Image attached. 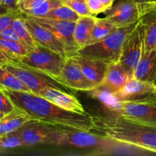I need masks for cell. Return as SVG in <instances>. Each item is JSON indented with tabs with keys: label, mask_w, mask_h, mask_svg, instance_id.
Instances as JSON below:
<instances>
[{
	"label": "cell",
	"mask_w": 156,
	"mask_h": 156,
	"mask_svg": "<svg viewBox=\"0 0 156 156\" xmlns=\"http://www.w3.org/2000/svg\"><path fill=\"white\" fill-rule=\"evenodd\" d=\"M129 79L131 78L120 62L109 63L105 78L98 87L105 88L111 93H116L122 89Z\"/></svg>",
	"instance_id": "e0dca14e"
},
{
	"label": "cell",
	"mask_w": 156,
	"mask_h": 156,
	"mask_svg": "<svg viewBox=\"0 0 156 156\" xmlns=\"http://www.w3.org/2000/svg\"><path fill=\"white\" fill-rule=\"evenodd\" d=\"M135 2L139 3H141V2H149V0H134Z\"/></svg>",
	"instance_id": "74e56055"
},
{
	"label": "cell",
	"mask_w": 156,
	"mask_h": 156,
	"mask_svg": "<svg viewBox=\"0 0 156 156\" xmlns=\"http://www.w3.org/2000/svg\"><path fill=\"white\" fill-rule=\"evenodd\" d=\"M93 130L108 140L156 154V126L129 120L120 115L111 117L95 116Z\"/></svg>",
	"instance_id": "7a4b0ae2"
},
{
	"label": "cell",
	"mask_w": 156,
	"mask_h": 156,
	"mask_svg": "<svg viewBox=\"0 0 156 156\" xmlns=\"http://www.w3.org/2000/svg\"><path fill=\"white\" fill-rule=\"evenodd\" d=\"M7 9H5L4 7H2V6L1 5V4H0V14L1 13H4V12H7Z\"/></svg>",
	"instance_id": "8d00e7d4"
},
{
	"label": "cell",
	"mask_w": 156,
	"mask_h": 156,
	"mask_svg": "<svg viewBox=\"0 0 156 156\" xmlns=\"http://www.w3.org/2000/svg\"><path fill=\"white\" fill-rule=\"evenodd\" d=\"M36 94L44 98L56 105V106L67 110V111H74L77 113L86 112L79 100L74 95L69 93L55 89V88H49L38 91Z\"/></svg>",
	"instance_id": "2e32d148"
},
{
	"label": "cell",
	"mask_w": 156,
	"mask_h": 156,
	"mask_svg": "<svg viewBox=\"0 0 156 156\" xmlns=\"http://www.w3.org/2000/svg\"><path fill=\"white\" fill-rule=\"evenodd\" d=\"M143 38L144 27L139 20L135 28L123 42L119 60L130 78H133L134 72L143 53Z\"/></svg>",
	"instance_id": "8992f818"
},
{
	"label": "cell",
	"mask_w": 156,
	"mask_h": 156,
	"mask_svg": "<svg viewBox=\"0 0 156 156\" xmlns=\"http://www.w3.org/2000/svg\"><path fill=\"white\" fill-rule=\"evenodd\" d=\"M66 58L50 49L37 45L17 62L48 75L62 84L60 80L61 73Z\"/></svg>",
	"instance_id": "277c9868"
},
{
	"label": "cell",
	"mask_w": 156,
	"mask_h": 156,
	"mask_svg": "<svg viewBox=\"0 0 156 156\" xmlns=\"http://www.w3.org/2000/svg\"><path fill=\"white\" fill-rule=\"evenodd\" d=\"M21 146H23V143L20 139L19 129L15 132L0 136V147L16 148Z\"/></svg>",
	"instance_id": "f1b7e54d"
},
{
	"label": "cell",
	"mask_w": 156,
	"mask_h": 156,
	"mask_svg": "<svg viewBox=\"0 0 156 156\" xmlns=\"http://www.w3.org/2000/svg\"><path fill=\"white\" fill-rule=\"evenodd\" d=\"M24 23L32 37L38 45L50 49L64 57H69L68 50L66 46L50 30L40 25L33 18L26 15L24 17Z\"/></svg>",
	"instance_id": "7c38bea8"
},
{
	"label": "cell",
	"mask_w": 156,
	"mask_h": 156,
	"mask_svg": "<svg viewBox=\"0 0 156 156\" xmlns=\"http://www.w3.org/2000/svg\"><path fill=\"white\" fill-rule=\"evenodd\" d=\"M24 16H25V14L23 13L18 9H10L4 13H1L0 14V31L11 26L12 21L15 19Z\"/></svg>",
	"instance_id": "83f0119b"
},
{
	"label": "cell",
	"mask_w": 156,
	"mask_h": 156,
	"mask_svg": "<svg viewBox=\"0 0 156 156\" xmlns=\"http://www.w3.org/2000/svg\"><path fill=\"white\" fill-rule=\"evenodd\" d=\"M86 4L89 12L93 16L100 13H105L108 9L98 0H86Z\"/></svg>",
	"instance_id": "1f68e13d"
},
{
	"label": "cell",
	"mask_w": 156,
	"mask_h": 156,
	"mask_svg": "<svg viewBox=\"0 0 156 156\" xmlns=\"http://www.w3.org/2000/svg\"><path fill=\"white\" fill-rule=\"evenodd\" d=\"M62 5L60 0H44L40 5L34 9L27 10L24 13L31 17H43L50 11Z\"/></svg>",
	"instance_id": "4316f807"
},
{
	"label": "cell",
	"mask_w": 156,
	"mask_h": 156,
	"mask_svg": "<svg viewBox=\"0 0 156 156\" xmlns=\"http://www.w3.org/2000/svg\"><path fill=\"white\" fill-rule=\"evenodd\" d=\"M117 29V27L116 26H114L112 23L110 22L105 18H96L95 24H94L91 37H90L87 45L101 41L102 39L115 31Z\"/></svg>",
	"instance_id": "cb8c5ba5"
},
{
	"label": "cell",
	"mask_w": 156,
	"mask_h": 156,
	"mask_svg": "<svg viewBox=\"0 0 156 156\" xmlns=\"http://www.w3.org/2000/svg\"><path fill=\"white\" fill-rule=\"evenodd\" d=\"M0 89L31 92L25 84L2 66H0Z\"/></svg>",
	"instance_id": "603a6c76"
},
{
	"label": "cell",
	"mask_w": 156,
	"mask_h": 156,
	"mask_svg": "<svg viewBox=\"0 0 156 156\" xmlns=\"http://www.w3.org/2000/svg\"><path fill=\"white\" fill-rule=\"evenodd\" d=\"M28 16V15H27ZM40 25L50 30L56 38L59 40L66 47L69 57L77 53L79 47L74 39V31L76 21H60L49 18L31 17Z\"/></svg>",
	"instance_id": "9c48e42d"
},
{
	"label": "cell",
	"mask_w": 156,
	"mask_h": 156,
	"mask_svg": "<svg viewBox=\"0 0 156 156\" xmlns=\"http://www.w3.org/2000/svg\"><path fill=\"white\" fill-rule=\"evenodd\" d=\"M69 1H71V0H60V2L62 3V5H64L65 3H66L67 2H69Z\"/></svg>",
	"instance_id": "f35d334b"
},
{
	"label": "cell",
	"mask_w": 156,
	"mask_h": 156,
	"mask_svg": "<svg viewBox=\"0 0 156 156\" xmlns=\"http://www.w3.org/2000/svg\"><path fill=\"white\" fill-rule=\"evenodd\" d=\"M30 120L27 112L15 107L13 111L0 118V136L18 130Z\"/></svg>",
	"instance_id": "d6986e66"
},
{
	"label": "cell",
	"mask_w": 156,
	"mask_h": 156,
	"mask_svg": "<svg viewBox=\"0 0 156 156\" xmlns=\"http://www.w3.org/2000/svg\"><path fill=\"white\" fill-rule=\"evenodd\" d=\"M133 78L156 83V49L143 53L134 72Z\"/></svg>",
	"instance_id": "ac0fdd59"
},
{
	"label": "cell",
	"mask_w": 156,
	"mask_h": 156,
	"mask_svg": "<svg viewBox=\"0 0 156 156\" xmlns=\"http://www.w3.org/2000/svg\"><path fill=\"white\" fill-rule=\"evenodd\" d=\"M137 22L126 27H119L101 41L79 49L76 54L95 58L108 63L118 62L123 42L135 28Z\"/></svg>",
	"instance_id": "3957f363"
},
{
	"label": "cell",
	"mask_w": 156,
	"mask_h": 156,
	"mask_svg": "<svg viewBox=\"0 0 156 156\" xmlns=\"http://www.w3.org/2000/svg\"><path fill=\"white\" fill-rule=\"evenodd\" d=\"M95 16L83 15L79 16V19L76 21L74 39L79 49L82 48L88 44L95 24Z\"/></svg>",
	"instance_id": "ffe728a7"
},
{
	"label": "cell",
	"mask_w": 156,
	"mask_h": 156,
	"mask_svg": "<svg viewBox=\"0 0 156 156\" xmlns=\"http://www.w3.org/2000/svg\"><path fill=\"white\" fill-rule=\"evenodd\" d=\"M80 66L85 77L96 87L101 84L108 69V62L95 58L76 54L69 56Z\"/></svg>",
	"instance_id": "9a60e30c"
},
{
	"label": "cell",
	"mask_w": 156,
	"mask_h": 156,
	"mask_svg": "<svg viewBox=\"0 0 156 156\" xmlns=\"http://www.w3.org/2000/svg\"><path fill=\"white\" fill-rule=\"evenodd\" d=\"M0 51L9 62H17L29 52V49L21 41L0 39Z\"/></svg>",
	"instance_id": "44dd1931"
},
{
	"label": "cell",
	"mask_w": 156,
	"mask_h": 156,
	"mask_svg": "<svg viewBox=\"0 0 156 156\" xmlns=\"http://www.w3.org/2000/svg\"><path fill=\"white\" fill-rule=\"evenodd\" d=\"M56 130V126L30 120L19 129L20 139L25 146L50 144Z\"/></svg>",
	"instance_id": "8fae6325"
},
{
	"label": "cell",
	"mask_w": 156,
	"mask_h": 156,
	"mask_svg": "<svg viewBox=\"0 0 156 156\" xmlns=\"http://www.w3.org/2000/svg\"><path fill=\"white\" fill-rule=\"evenodd\" d=\"M2 67L18 78L34 94H36L38 91L49 88L72 94L71 88L62 85L48 75L36 71L20 62H8Z\"/></svg>",
	"instance_id": "5b68a950"
},
{
	"label": "cell",
	"mask_w": 156,
	"mask_h": 156,
	"mask_svg": "<svg viewBox=\"0 0 156 156\" xmlns=\"http://www.w3.org/2000/svg\"><path fill=\"white\" fill-rule=\"evenodd\" d=\"M105 13V18L117 28L126 27L140 20V5L134 0H123L113 4Z\"/></svg>",
	"instance_id": "30bf717a"
},
{
	"label": "cell",
	"mask_w": 156,
	"mask_h": 156,
	"mask_svg": "<svg viewBox=\"0 0 156 156\" xmlns=\"http://www.w3.org/2000/svg\"><path fill=\"white\" fill-rule=\"evenodd\" d=\"M15 106L11 101L10 98L5 94L4 91L0 89V112L6 114L13 111Z\"/></svg>",
	"instance_id": "4dcf8cb0"
},
{
	"label": "cell",
	"mask_w": 156,
	"mask_h": 156,
	"mask_svg": "<svg viewBox=\"0 0 156 156\" xmlns=\"http://www.w3.org/2000/svg\"><path fill=\"white\" fill-rule=\"evenodd\" d=\"M0 39L6 40V41H20L18 34L12 26H9L0 31Z\"/></svg>",
	"instance_id": "d6a6232c"
},
{
	"label": "cell",
	"mask_w": 156,
	"mask_h": 156,
	"mask_svg": "<svg viewBox=\"0 0 156 156\" xmlns=\"http://www.w3.org/2000/svg\"><path fill=\"white\" fill-rule=\"evenodd\" d=\"M16 108L24 110L32 121L56 127L91 131L95 116L67 111L32 92L2 89Z\"/></svg>",
	"instance_id": "6da1fadb"
},
{
	"label": "cell",
	"mask_w": 156,
	"mask_h": 156,
	"mask_svg": "<svg viewBox=\"0 0 156 156\" xmlns=\"http://www.w3.org/2000/svg\"><path fill=\"white\" fill-rule=\"evenodd\" d=\"M155 49H156V47H155Z\"/></svg>",
	"instance_id": "ee69618b"
},
{
	"label": "cell",
	"mask_w": 156,
	"mask_h": 156,
	"mask_svg": "<svg viewBox=\"0 0 156 156\" xmlns=\"http://www.w3.org/2000/svg\"><path fill=\"white\" fill-rule=\"evenodd\" d=\"M98 1H100L106 7L107 9H108L113 5L114 0H98Z\"/></svg>",
	"instance_id": "e575fe53"
},
{
	"label": "cell",
	"mask_w": 156,
	"mask_h": 156,
	"mask_svg": "<svg viewBox=\"0 0 156 156\" xmlns=\"http://www.w3.org/2000/svg\"><path fill=\"white\" fill-rule=\"evenodd\" d=\"M119 115L129 120L156 126V105L153 104L122 101Z\"/></svg>",
	"instance_id": "5bb4252c"
},
{
	"label": "cell",
	"mask_w": 156,
	"mask_h": 156,
	"mask_svg": "<svg viewBox=\"0 0 156 156\" xmlns=\"http://www.w3.org/2000/svg\"><path fill=\"white\" fill-rule=\"evenodd\" d=\"M155 88H156V83L155 84Z\"/></svg>",
	"instance_id": "7bdbcfd3"
},
{
	"label": "cell",
	"mask_w": 156,
	"mask_h": 156,
	"mask_svg": "<svg viewBox=\"0 0 156 156\" xmlns=\"http://www.w3.org/2000/svg\"><path fill=\"white\" fill-rule=\"evenodd\" d=\"M114 94L120 101L152 104L156 100V88L155 84L131 78Z\"/></svg>",
	"instance_id": "ba28073f"
},
{
	"label": "cell",
	"mask_w": 156,
	"mask_h": 156,
	"mask_svg": "<svg viewBox=\"0 0 156 156\" xmlns=\"http://www.w3.org/2000/svg\"><path fill=\"white\" fill-rule=\"evenodd\" d=\"M40 18V17H39ZM41 18H49V19L60 20V21H76L79 18V15L69 6L66 5L56 8L53 10L50 11L44 16Z\"/></svg>",
	"instance_id": "484cf974"
},
{
	"label": "cell",
	"mask_w": 156,
	"mask_h": 156,
	"mask_svg": "<svg viewBox=\"0 0 156 156\" xmlns=\"http://www.w3.org/2000/svg\"><path fill=\"white\" fill-rule=\"evenodd\" d=\"M152 104H153V105H156V100L155 101H154L153 102V103H152Z\"/></svg>",
	"instance_id": "b9f144b4"
},
{
	"label": "cell",
	"mask_w": 156,
	"mask_h": 156,
	"mask_svg": "<svg viewBox=\"0 0 156 156\" xmlns=\"http://www.w3.org/2000/svg\"><path fill=\"white\" fill-rule=\"evenodd\" d=\"M64 5L69 6L70 9H72L75 12H76L79 16L92 15L88 10L86 4V0H71L69 2H67Z\"/></svg>",
	"instance_id": "f546056e"
},
{
	"label": "cell",
	"mask_w": 156,
	"mask_h": 156,
	"mask_svg": "<svg viewBox=\"0 0 156 156\" xmlns=\"http://www.w3.org/2000/svg\"><path fill=\"white\" fill-rule=\"evenodd\" d=\"M9 62L8 59H6L5 56L2 54L1 51H0V66H3L4 65L7 64Z\"/></svg>",
	"instance_id": "d590c367"
},
{
	"label": "cell",
	"mask_w": 156,
	"mask_h": 156,
	"mask_svg": "<svg viewBox=\"0 0 156 156\" xmlns=\"http://www.w3.org/2000/svg\"><path fill=\"white\" fill-rule=\"evenodd\" d=\"M103 138L102 136L93 133L91 131L57 127L50 144L59 146L92 148L103 145L105 141Z\"/></svg>",
	"instance_id": "52a82bcc"
},
{
	"label": "cell",
	"mask_w": 156,
	"mask_h": 156,
	"mask_svg": "<svg viewBox=\"0 0 156 156\" xmlns=\"http://www.w3.org/2000/svg\"><path fill=\"white\" fill-rule=\"evenodd\" d=\"M151 2H156V0H149Z\"/></svg>",
	"instance_id": "60d3db41"
},
{
	"label": "cell",
	"mask_w": 156,
	"mask_h": 156,
	"mask_svg": "<svg viewBox=\"0 0 156 156\" xmlns=\"http://www.w3.org/2000/svg\"><path fill=\"white\" fill-rule=\"evenodd\" d=\"M4 115H5V114H3V113L0 112V118H2V117Z\"/></svg>",
	"instance_id": "ab89813d"
},
{
	"label": "cell",
	"mask_w": 156,
	"mask_h": 156,
	"mask_svg": "<svg viewBox=\"0 0 156 156\" xmlns=\"http://www.w3.org/2000/svg\"><path fill=\"white\" fill-rule=\"evenodd\" d=\"M24 17L15 19L12 21L11 26L13 27L14 30L17 33L20 41L22 44H24L29 49V51H30V50L35 48L38 44L35 42L34 38L32 37L31 34H30V31L27 29V26L24 23Z\"/></svg>",
	"instance_id": "d4e9b609"
},
{
	"label": "cell",
	"mask_w": 156,
	"mask_h": 156,
	"mask_svg": "<svg viewBox=\"0 0 156 156\" xmlns=\"http://www.w3.org/2000/svg\"><path fill=\"white\" fill-rule=\"evenodd\" d=\"M91 94L93 98L98 99L103 105V108L112 113L114 115H119L121 109V102L114 96V93L101 87H96L91 90Z\"/></svg>",
	"instance_id": "7402d4cb"
},
{
	"label": "cell",
	"mask_w": 156,
	"mask_h": 156,
	"mask_svg": "<svg viewBox=\"0 0 156 156\" xmlns=\"http://www.w3.org/2000/svg\"><path fill=\"white\" fill-rule=\"evenodd\" d=\"M18 0H0V4L7 10L18 9Z\"/></svg>",
	"instance_id": "836d02e7"
},
{
	"label": "cell",
	"mask_w": 156,
	"mask_h": 156,
	"mask_svg": "<svg viewBox=\"0 0 156 156\" xmlns=\"http://www.w3.org/2000/svg\"><path fill=\"white\" fill-rule=\"evenodd\" d=\"M61 82L73 90L90 91L95 86L85 77L80 66L72 59L67 57L62 67L60 77Z\"/></svg>",
	"instance_id": "4fadbf2b"
}]
</instances>
